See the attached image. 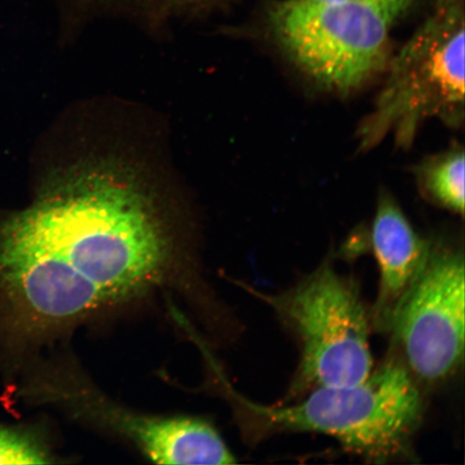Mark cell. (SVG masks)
<instances>
[{
	"instance_id": "obj_1",
	"label": "cell",
	"mask_w": 465,
	"mask_h": 465,
	"mask_svg": "<svg viewBox=\"0 0 465 465\" xmlns=\"http://www.w3.org/2000/svg\"><path fill=\"white\" fill-rule=\"evenodd\" d=\"M173 243L154 197L114 159L56 173L0 224V302L9 327L51 332L165 278Z\"/></svg>"
},
{
	"instance_id": "obj_2",
	"label": "cell",
	"mask_w": 465,
	"mask_h": 465,
	"mask_svg": "<svg viewBox=\"0 0 465 465\" xmlns=\"http://www.w3.org/2000/svg\"><path fill=\"white\" fill-rule=\"evenodd\" d=\"M243 405L266 428L329 435L373 462L406 450L422 411L420 391L397 362L383 364L354 385L315 388L294 405Z\"/></svg>"
},
{
	"instance_id": "obj_3",
	"label": "cell",
	"mask_w": 465,
	"mask_h": 465,
	"mask_svg": "<svg viewBox=\"0 0 465 465\" xmlns=\"http://www.w3.org/2000/svg\"><path fill=\"white\" fill-rule=\"evenodd\" d=\"M464 16L459 3L440 5L394 58L373 112L359 127L368 150L387 135L409 147L424 121L459 126L464 119Z\"/></svg>"
},
{
	"instance_id": "obj_4",
	"label": "cell",
	"mask_w": 465,
	"mask_h": 465,
	"mask_svg": "<svg viewBox=\"0 0 465 465\" xmlns=\"http://www.w3.org/2000/svg\"><path fill=\"white\" fill-rule=\"evenodd\" d=\"M395 19L373 5L315 0H284L270 13L284 54L318 84L341 93L358 89L387 67Z\"/></svg>"
},
{
	"instance_id": "obj_5",
	"label": "cell",
	"mask_w": 465,
	"mask_h": 465,
	"mask_svg": "<svg viewBox=\"0 0 465 465\" xmlns=\"http://www.w3.org/2000/svg\"><path fill=\"white\" fill-rule=\"evenodd\" d=\"M269 302L300 337L295 391L354 385L370 376L369 317L351 279L325 264Z\"/></svg>"
},
{
	"instance_id": "obj_6",
	"label": "cell",
	"mask_w": 465,
	"mask_h": 465,
	"mask_svg": "<svg viewBox=\"0 0 465 465\" xmlns=\"http://www.w3.org/2000/svg\"><path fill=\"white\" fill-rule=\"evenodd\" d=\"M464 259L433 252L391 328L411 370L426 381L450 375L464 352Z\"/></svg>"
},
{
	"instance_id": "obj_7",
	"label": "cell",
	"mask_w": 465,
	"mask_h": 465,
	"mask_svg": "<svg viewBox=\"0 0 465 465\" xmlns=\"http://www.w3.org/2000/svg\"><path fill=\"white\" fill-rule=\"evenodd\" d=\"M371 246L380 266V291L371 313L378 330H391L395 313L431 258V245L416 232L393 197L378 200Z\"/></svg>"
},
{
	"instance_id": "obj_8",
	"label": "cell",
	"mask_w": 465,
	"mask_h": 465,
	"mask_svg": "<svg viewBox=\"0 0 465 465\" xmlns=\"http://www.w3.org/2000/svg\"><path fill=\"white\" fill-rule=\"evenodd\" d=\"M423 193L439 205L464 213V151L453 147L423 163L416 171Z\"/></svg>"
},
{
	"instance_id": "obj_9",
	"label": "cell",
	"mask_w": 465,
	"mask_h": 465,
	"mask_svg": "<svg viewBox=\"0 0 465 465\" xmlns=\"http://www.w3.org/2000/svg\"><path fill=\"white\" fill-rule=\"evenodd\" d=\"M50 455L35 436L0 424V464H45Z\"/></svg>"
},
{
	"instance_id": "obj_10",
	"label": "cell",
	"mask_w": 465,
	"mask_h": 465,
	"mask_svg": "<svg viewBox=\"0 0 465 465\" xmlns=\"http://www.w3.org/2000/svg\"><path fill=\"white\" fill-rule=\"evenodd\" d=\"M315 2H331V3H362L376 5L389 14L399 17L404 10L409 7L411 0H315Z\"/></svg>"
},
{
	"instance_id": "obj_11",
	"label": "cell",
	"mask_w": 465,
	"mask_h": 465,
	"mask_svg": "<svg viewBox=\"0 0 465 465\" xmlns=\"http://www.w3.org/2000/svg\"><path fill=\"white\" fill-rule=\"evenodd\" d=\"M167 3L179 5V7H197L206 4L209 0H166Z\"/></svg>"
},
{
	"instance_id": "obj_12",
	"label": "cell",
	"mask_w": 465,
	"mask_h": 465,
	"mask_svg": "<svg viewBox=\"0 0 465 465\" xmlns=\"http://www.w3.org/2000/svg\"><path fill=\"white\" fill-rule=\"evenodd\" d=\"M460 2V0H441L440 5H450Z\"/></svg>"
}]
</instances>
